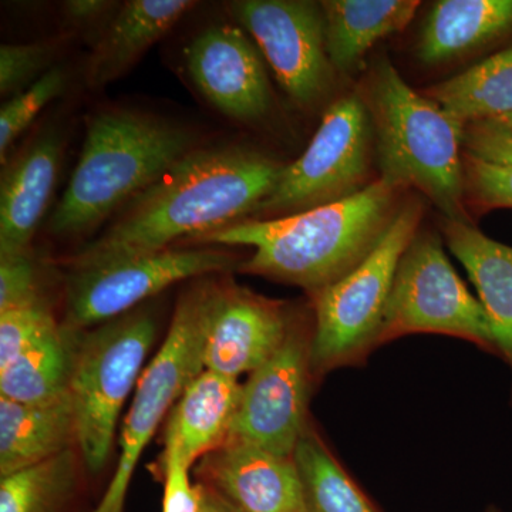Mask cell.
I'll return each instance as SVG.
<instances>
[{
    "instance_id": "d4e9b609",
    "label": "cell",
    "mask_w": 512,
    "mask_h": 512,
    "mask_svg": "<svg viewBox=\"0 0 512 512\" xmlns=\"http://www.w3.org/2000/svg\"><path fill=\"white\" fill-rule=\"evenodd\" d=\"M292 457L301 477L306 512H382L342 466L312 421Z\"/></svg>"
},
{
    "instance_id": "ffe728a7",
    "label": "cell",
    "mask_w": 512,
    "mask_h": 512,
    "mask_svg": "<svg viewBox=\"0 0 512 512\" xmlns=\"http://www.w3.org/2000/svg\"><path fill=\"white\" fill-rule=\"evenodd\" d=\"M242 384L235 377L205 369L175 403L165 427L188 464L227 443L241 402Z\"/></svg>"
},
{
    "instance_id": "d590c367",
    "label": "cell",
    "mask_w": 512,
    "mask_h": 512,
    "mask_svg": "<svg viewBox=\"0 0 512 512\" xmlns=\"http://www.w3.org/2000/svg\"><path fill=\"white\" fill-rule=\"evenodd\" d=\"M495 121H500V123L504 124V126L512 128V114H511V116L504 117V119L495 120Z\"/></svg>"
},
{
    "instance_id": "6da1fadb",
    "label": "cell",
    "mask_w": 512,
    "mask_h": 512,
    "mask_svg": "<svg viewBox=\"0 0 512 512\" xmlns=\"http://www.w3.org/2000/svg\"><path fill=\"white\" fill-rule=\"evenodd\" d=\"M284 168L244 144L197 147L70 256V271L157 254L247 220Z\"/></svg>"
},
{
    "instance_id": "e575fe53",
    "label": "cell",
    "mask_w": 512,
    "mask_h": 512,
    "mask_svg": "<svg viewBox=\"0 0 512 512\" xmlns=\"http://www.w3.org/2000/svg\"><path fill=\"white\" fill-rule=\"evenodd\" d=\"M201 507L200 512H242L237 505L227 500L224 495L208 484L200 485Z\"/></svg>"
},
{
    "instance_id": "2e32d148",
    "label": "cell",
    "mask_w": 512,
    "mask_h": 512,
    "mask_svg": "<svg viewBox=\"0 0 512 512\" xmlns=\"http://www.w3.org/2000/svg\"><path fill=\"white\" fill-rule=\"evenodd\" d=\"M63 133L46 127L22 148L0 178V255L29 251L49 207L63 156Z\"/></svg>"
},
{
    "instance_id": "4316f807",
    "label": "cell",
    "mask_w": 512,
    "mask_h": 512,
    "mask_svg": "<svg viewBox=\"0 0 512 512\" xmlns=\"http://www.w3.org/2000/svg\"><path fill=\"white\" fill-rule=\"evenodd\" d=\"M66 89L67 74L62 67L56 66L29 89L6 100L0 110V158L3 164L16 138L32 124L47 104L59 99Z\"/></svg>"
},
{
    "instance_id": "f546056e",
    "label": "cell",
    "mask_w": 512,
    "mask_h": 512,
    "mask_svg": "<svg viewBox=\"0 0 512 512\" xmlns=\"http://www.w3.org/2000/svg\"><path fill=\"white\" fill-rule=\"evenodd\" d=\"M466 205L476 212L512 210V164L491 163L464 154Z\"/></svg>"
},
{
    "instance_id": "9a60e30c",
    "label": "cell",
    "mask_w": 512,
    "mask_h": 512,
    "mask_svg": "<svg viewBox=\"0 0 512 512\" xmlns=\"http://www.w3.org/2000/svg\"><path fill=\"white\" fill-rule=\"evenodd\" d=\"M201 473L210 487L242 512H306L293 457L227 441L208 454Z\"/></svg>"
},
{
    "instance_id": "8fae6325",
    "label": "cell",
    "mask_w": 512,
    "mask_h": 512,
    "mask_svg": "<svg viewBox=\"0 0 512 512\" xmlns=\"http://www.w3.org/2000/svg\"><path fill=\"white\" fill-rule=\"evenodd\" d=\"M312 329L313 325L295 316L281 348L242 384L228 441L251 444L276 456H293L311 421Z\"/></svg>"
},
{
    "instance_id": "1f68e13d",
    "label": "cell",
    "mask_w": 512,
    "mask_h": 512,
    "mask_svg": "<svg viewBox=\"0 0 512 512\" xmlns=\"http://www.w3.org/2000/svg\"><path fill=\"white\" fill-rule=\"evenodd\" d=\"M190 467L173 441L165 440L163 512H200V485L191 484Z\"/></svg>"
},
{
    "instance_id": "4fadbf2b",
    "label": "cell",
    "mask_w": 512,
    "mask_h": 512,
    "mask_svg": "<svg viewBox=\"0 0 512 512\" xmlns=\"http://www.w3.org/2000/svg\"><path fill=\"white\" fill-rule=\"evenodd\" d=\"M191 82L205 100L244 124H256L272 110L274 94L254 43L239 26L212 25L184 50Z\"/></svg>"
},
{
    "instance_id": "e0dca14e",
    "label": "cell",
    "mask_w": 512,
    "mask_h": 512,
    "mask_svg": "<svg viewBox=\"0 0 512 512\" xmlns=\"http://www.w3.org/2000/svg\"><path fill=\"white\" fill-rule=\"evenodd\" d=\"M450 251L476 286L493 330L497 356L512 376V247L487 237L471 221L441 222ZM512 406V383H511Z\"/></svg>"
},
{
    "instance_id": "8992f818",
    "label": "cell",
    "mask_w": 512,
    "mask_h": 512,
    "mask_svg": "<svg viewBox=\"0 0 512 512\" xmlns=\"http://www.w3.org/2000/svg\"><path fill=\"white\" fill-rule=\"evenodd\" d=\"M156 315L137 308L92 330H77L70 397L84 466L99 474L109 460L127 397L157 338Z\"/></svg>"
},
{
    "instance_id": "cb8c5ba5",
    "label": "cell",
    "mask_w": 512,
    "mask_h": 512,
    "mask_svg": "<svg viewBox=\"0 0 512 512\" xmlns=\"http://www.w3.org/2000/svg\"><path fill=\"white\" fill-rule=\"evenodd\" d=\"M76 332L59 325L0 370V397L45 403L69 394Z\"/></svg>"
},
{
    "instance_id": "836d02e7",
    "label": "cell",
    "mask_w": 512,
    "mask_h": 512,
    "mask_svg": "<svg viewBox=\"0 0 512 512\" xmlns=\"http://www.w3.org/2000/svg\"><path fill=\"white\" fill-rule=\"evenodd\" d=\"M119 3L103 0H70L63 3L64 19L74 29L106 28L119 10Z\"/></svg>"
},
{
    "instance_id": "5b68a950",
    "label": "cell",
    "mask_w": 512,
    "mask_h": 512,
    "mask_svg": "<svg viewBox=\"0 0 512 512\" xmlns=\"http://www.w3.org/2000/svg\"><path fill=\"white\" fill-rule=\"evenodd\" d=\"M423 202L404 200L369 255L349 274L312 296V369L325 376L359 366L379 348L384 311L402 256L419 232Z\"/></svg>"
},
{
    "instance_id": "ba28073f",
    "label": "cell",
    "mask_w": 512,
    "mask_h": 512,
    "mask_svg": "<svg viewBox=\"0 0 512 512\" xmlns=\"http://www.w3.org/2000/svg\"><path fill=\"white\" fill-rule=\"evenodd\" d=\"M414 333L463 339L497 355L483 305L448 261L439 235L427 231L417 232L402 256L377 345Z\"/></svg>"
},
{
    "instance_id": "8d00e7d4",
    "label": "cell",
    "mask_w": 512,
    "mask_h": 512,
    "mask_svg": "<svg viewBox=\"0 0 512 512\" xmlns=\"http://www.w3.org/2000/svg\"><path fill=\"white\" fill-rule=\"evenodd\" d=\"M485 512H501L500 508L495 507V505H488L487 510Z\"/></svg>"
},
{
    "instance_id": "7402d4cb",
    "label": "cell",
    "mask_w": 512,
    "mask_h": 512,
    "mask_svg": "<svg viewBox=\"0 0 512 512\" xmlns=\"http://www.w3.org/2000/svg\"><path fill=\"white\" fill-rule=\"evenodd\" d=\"M416 0H326L320 2L326 50L335 72L350 73L383 37L412 22Z\"/></svg>"
},
{
    "instance_id": "52a82bcc",
    "label": "cell",
    "mask_w": 512,
    "mask_h": 512,
    "mask_svg": "<svg viewBox=\"0 0 512 512\" xmlns=\"http://www.w3.org/2000/svg\"><path fill=\"white\" fill-rule=\"evenodd\" d=\"M218 282L205 276L178 299L167 338L138 380L121 426L120 460L113 480L93 512H123L131 477L170 407L205 370L204 342Z\"/></svg>"
},
{
    "instance_id": "ac0fdd59",
    "label": "cell",
    "mask_w": 512,
    "mask_h": 512,
    "mask_svg": "<svg viewBox=\"0 0 512 512\" xmlns=\"http://www.w3.org/2000/svg\"><path fill=\"white\" fill-rule=\"evenodd\" d=\"M197 5L191 0L124 2L97 36L87 60V84L97 89L119 79Z\"/></svg>"
},
{
    "instance_id": "7a4b0ae2",
    "label": "cell",
    "mask_w": 512,
    "mask_h": 512,
    "mask_svg": "<svg viewBox=\"0 0 512 512\" xmlns=\"http://www.w3.org/2000/svg\"><path fill=\"white\" fill-rule=\"evenodd\" d=\"M404 188L380 177L345 200L275 220H244L191 241L249 247L242 274L299 286L311 295L356 268L402 207Z\"/></svg>"
},
{
    "instance_id": "4dcf8cb0",
    "label": "cell",
    "mask_w": 512,
    "mask_h": 512,
    "mask_svg": "<svg viewBox=\"0 0 512 512\" xmlns=\"http://www.w3.org/2000/svg\"><path fill=\"white\" fill-rule=\"evenodd\" d=\"M45 301L40 268L32 252L0 255V312Z\"/></svg>"
},
{
    "instance_id": "83f0119b",
    "label": "cell",
    "mask_w": 512,
    "mask_h": 512,
    "mask_svg": "<svg viewBox=\"0 0 512 512\" xmlns=\"http://www.w3.org/2000/svg\"><path fill=\"white\" fill-rule=\"evenodd\" d=\"M57 55L59 43L56 40L0 46V94L3 99L29 89L55 69Z\"/></svg>"
},
{
    "instance_id": "5bb4252c",
    "label": "cell",
    "mask_w": 512,
    "mask_h": 512,
    "mask_svg": "<svg viewBox=\"0 0 512 512\" xmlns=\"http://www.w3.org/2000/svg\"><path fill=\"white\" fill-rule=\"evenodd\" d=\"M293 315L286 303L242 286L218 285L204 342V366L221 375H251L285 342Z\"/></svg>"
},
{
    "instance_id": "7c38bea8",
    "label": "cell",
    "mask_w": 512,
    "mask_h": 512,
    "mask_svg": "<svg viewBox=\"0 0 512 512\" xmlns=\"http://www.w3.org/2000/svg\"><path fill=\"white\" fill-rule=\"evenodd\" d=\"M229 12L255 40L282 89L302 109L330 92L333 69L326 50L320 3L306 0H239Z\"/></svg>"
},
{
    "instance_id": "d6986e66",
    "label": "cell",
    "mask_w": 512,
    "mask_h": 512,
    "mask_svg": "<svg viewBox=\"0 0 512 512\" xmlns=\"http://www.w3.org/2000/svg\"><path fill=\"white\" fill-rule=\"evenodd\" d=\"M76 443L70 393L45 403L0 397V478L36 466Z\"/></svg>"
},
{
    "instance_id": "3957f363",
    "label": "cell",
    "mask_w": 512,
    "mask_h": 512,
    "mask_svg": "<svg viewBox=\"0 0 512 512\" xmlns=\"http://www.w3.org/2000/svg\"><path fill=\"white\" fill-rule=\"evenodd\" d=\"M197 147L190 128L167 117L121 107L97 111L50 215V235L73 239L96 231Z\"/></svg>"
},
{
    "instance_id": "44dd1931",
    "label": "cell",
    "mask_w": 512,
    "mask_h": 512,
    "mask_svg": "<svg viewBox=\"0 0 512 512\" xmlns=\"http://www.w3.org/2000/svg\"><path fill=\"white\" fill-rule=\"evenodd\" d=\"M512 32V0H440L421 30L417 56L434 66Z\"/></svg>"
},
{
    "instance_id": "d6a6232c",
    "label": "cell",
    "mask_w": 512,
    "mask_h": 512,
    "mask_svg": "<svg viewBox=\"0 0 512 512\" xmlns=\"http://www.w3.org/2000/svg\"><path fill=\"white\" fill-rule=\"evenodd\" d=\"M467 156L498 164H512V128L500 121L487 120L467 124L463 131Z\"/></svg>"
},
{
    "instance_id": "603a6c76",
    "label": "cell",
    "mask_w": 512,
    "mask_h": 512,
    "mask_svg": "<svg viewBox=\"0 0 512 512\" xmlns=\"http://www.w3.org/2000/svg\"><path fill=\"white\" fill-rule=\"evenodd\" d=\"M461 126L512 114V46L424 92Z\"/></svg>"
},
{
    "instance_id": "30bf717a",
    "label": "cell",
    "mask_w": 512,
    "mask_h": 512,
    "mask_svg": "<svg viewBox=\"0 0 512 512\" xmlns=\"http://www.w3.org/2000/svg\"><path fill=\"white\" fill-rule=\"evenodd\" d=\"M235 255L222 249L170 248L94 268L72 269L66 282L62 325L84 330L119 318L137 305L185 279L234 269Z\"/></svg>"
},
{
    "instance_id": "484cf974",
    "label": "cell",
    "mask_w": 512,
    "mask_h": 512,
    "mask_svg": "<svg viewBox=\"0 0 512 512\" xmlns=\"http://www.w3.org/2000/svg\"><path fill=\"white\" fill-rule=\"evenodd\" d=\"M77 481L73 448L0 480V512H60Z\"/></svg>"
},
{
    "instance_id": "277c9868",
    "label": "cell",
    "mask_w": 512,
    "mask_h": 512,
    "mask_svg": "<svg viewBox=\"0 0 512 512\" xmlns=\"http://www.w3.org/2000/svg\"><path fill=\"white\" fill-rule=\"evenodd\" d=\"M367 111L376 137L382 178L417 188L451 221H470L464 190V127L424 94L414 92L396 67L380 60L367 82Z\"/></svg>"
},
{
    "instance_id": "9c48e42d",
    "label": "cell",
    "mask_w": 512,
    "mask_h": 512,
    "mask_svg": "<svg viewBox=\"0 0 512 512\" xmlns=\"http://www.w3.org/2000/svg\"><path fill=\"white\" fill-rule=\"evenodd\" d=\"M373 127L362 97L332 104L311 144L285 165L274 190L247 220H275L333 204L366 188Z\"/></svg>"
},
{
    "instance_id": "f1b7e54d",
    "label": "cell",
    "mask_w": 512,
    "mask_h": 512,
    "mask_svg": "<svg viewBox=\"0 0 512 512\" xmlns=\"http://www.w3.org/2000/svg\"><path fill=\"white\" fill-rule=\"evenodd\" d=\"M59 326L49 302L0 312V370Z\"/></svg>"
}]
</instances>
